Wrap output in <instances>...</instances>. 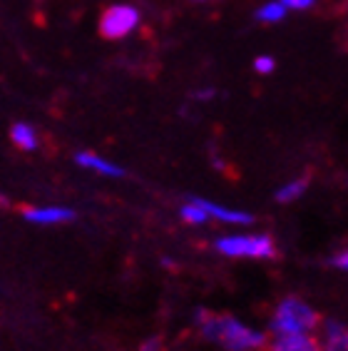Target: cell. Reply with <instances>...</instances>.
Here are the masks:
<instances>
[{"mask_svg":"<svg viewBox=\"0 0 348 351\" xmlns=\"http://www.w3.org/2000/svg\"><path fill=\"white\" fill-rule=\"evenodd\" d=\"M197 199H199L201 207L207 210L209 219H214V222L229 224V227H247V224H251V219H254L249 212L232 210V207H224V204L212 202V199H201V197H197Z\"/></svg>","mask_w":348,"mask_h":351,"instance_id":"cell-7","label":"cell"},{"mask_svg":"<svg viewBox=\"0 0 348 351\" xmlns=\"http://www.w3.org/2000/svg\"><path fill=\"white\" fill-rule=\"evenodd\" d=\"M142 23L140 10L129 3H117V5H110L100 18V33L108 38V40H122L132 35Z\"/></svg>","mask_w":348,"mask_h":351,"instance_id":"cell-4","label":"cell"},{"mask_svg":"<svg viewBox=\"0 0 348 351\" xmlns=\"http://www.w3.org/2000/svg\"><path fill=\"white\" fill-rule=\"evenodd\" d=\"M179 217H182V222H187L189 227H201V224L209 222L207 210L201 207V202L197 199V197H192L187 204H182V207H179Z\"/></svg>","mask_w":348,"mask_h":351,"instance_id":"cell-12","label":"cell"},{"mask_svg":"<svg viewBox=\"0 0 348 351\" xmlns=\"http://www.w3.org/2000/svg\"><path fill=\"white\" fill-rule=\"evenodd\" d=\"M75 162L80 165L82 169H90V172H95V175H100V177L125 175V169H122L120 165H114L112 160L97 155V152H77V155H75Z\"/></svg>","mask_w":348,"mask_h":351,"instance_id":"cell-8","label":"cell"},{"mask_svg":"<svg viewBox=\"0 0 348 351\" xmlns=\"http://www.w3.org/2000/svg\"><path fill=\"white\" fill-rule=\"evenodd\" d=\"M276 68V60L271 58V55H256L254 58V70L259 75H271Z\"/></svg>","mask_w":348,"mask_h":351,"instance_id":"cell-14","label":"cell"},{"mask_svg":"<svg viewBox=\"0 0 348 351\" xmlns=\"http://www.w3.org/2000/svg\"><path fill=\"white\" fill-rule=\"evenodd\" d=\"M306 189H308V177H294V180H288V182H284L282 187L276 189V202L282 204L296 202L299 197H303Z\"/></svg>","mask_w":348,"mask_h":351,"instance_id":"cell-11","label":"cell"},{"mask_svg":"<svg viewBox=\"0 0 348 351\" xmlns=\"http://www.w3.org/2000/svg\"><path fill=\"white\" fill-rule=\"evenodd\" d=\"M214 250L232 259H271L276 254L274 239L264 232H232L216 237Z\"/></svg>","mask_w":348,"mask_h":351,"instance_id":"cell-3","label":"cell"},{"mask_svg":"<svg viewBox=\"0 0 348 351\" xmlns=\"http://www.w3.org/2000/svg\"><path fill=\"white\" fill-rule=\"evenodd\" d=\"M331 264H334L336 269L348 271V247H346V250L338 252V254H334V259H331Z\"/></svg>","mask_w":348,"mask_h":351,"instance_id":"cell-15","label":"cell"},{"mask_svg":"<svg viewBox=\"0 0 348 351\" xmlns=\"http://www.w3.org/2000/svg\"><path fill=\"white\" fill-rule=\"evenodd\" d=\"M140 351H162V341L157 337H149L147 341H142Z\"/></svg>","mask_w":348,"mask_h":351,"instance_id":"cell-17","label":"cell"},{"mask_svg":"<svg viewBox=\"0 0 348 351\" xmlns=\"http://www.w3.org/2000/svg\"><path fill=\"white\" fill-rule=\"evenodd\" d=\"M286 10L288 8L284 5L282 0H269L264 5L256 10V21L261 23H282L286 18Z\"/></svg>","mask_w":348,"mask_h":351,"instance_id":"cell-13","label":"cell"},{"mask_svg":"<svg viewBox=\"0 0 348 351\" xmlns=\"http://www.w3.org/2000/svg\"><path fill=\"white\" fill-rule=\"evenodd\" d=\"M319 346L321 351H348V326L338 319H326L319 326Z\"/></svg>","mask_w":348,"mask_h":351,"instance_id":"cell-6","label":"cell"},{"mask_svg":"<svg viewBox=\"0 0 348 351\" xmlns=\"http://www.w3.org/2000/svg\"><path fill=\"white\" fill-rule=\"evenodd\" d=\"M25 222L38 224V227H55V224H65L75 217L70 207H60V204H35V207H25L23 210Z\"/></svg>","mask_w":348,"mask_h":351,"instance_id":"cell-5","label":"cell"},{"mask_svg":"<svg viewBox=\"0 0 348 351\" xmlns=\"http://www.w3.org/2000/svg\"><path fill=\"white\" fill-rule=\"evenodd\" d=\"M195 97H197V100H201V102H204V100H212V97H214V88H199L195 93Z\"/></svg>","mask_w":348,"mask_h":351,"instance_id":"cell-18","label":"cell"},{"mask_svg":"<svg viewBox=\"0 0 348 351\" xmlns=\"http://www.w3.org/2000/svg\"><path fill=\"white\" fill-rule=\"evenodd\" d=\"M10 142L15 147L23 149V152H35L38 145H40V137H38V130L27 122H15L10 128Z\"/></svg>","mask_w":348,"mask_h":351,"instance_id":"cell-10","label":"cell"},{"mask_svg":"<svg viewBox=\"0 0 348 351\" xmlns=\"http://www.w3.org/2000/svg\"><path fill=\"white\" fill-rule=\"evenodd\" d=\"M319 314L314 306L299 297H284L276 304L269 329L274 337H294V334H314L319 329Z\"/></svg>","mask_w":348,"mask_h":351,"instance_id":"cell-2","label":"cell"},{"mask_svg":"<svg viewBox=\"0 0 348 351\" xmlns=\"http://www.w3.org/2000/svg\"><path fill=\"white\" fill-rule=\"evenodd\" d=\"M195 324L199 326L201 337L221 346L227 351H259L266 346V334L254 326L244 324L236 317L229 314H209L199 309L195 317Z\"/></svg>","mask_w":348,"mask_h":351,"instance_id":"cell-1","label":"cell"},{"mask_svg":"<svg viewBox=\"0 0 348 351\" xmlns=\"http://www.w3.org/2000/svg\"><path fill=\"white\" fill-rule=\"evenodd\" d=\"M269 351H321L314 334H294V337H274Z\"/></svg>","mask_w":348,"mask_h":351,"instance_id":"cell-9","label":"cell"},{"mask_svg":"<svg viewBox=\"0 0 348 351\" xmlns=\"http://www.w3.org/2000/svg\"><path fill=\"white\" fill-rule=\"evenodd\" d=\"M282 3L288 8V10H306V8L314 5L316 0H282Z\"/></svg>","mask_w":348,"mask_h":351,"instance_id":"cell-16","label":"cell"},{"mask_svg":"<svg viewBox=\"0 0 348 351\" xmlns=\"http://www.w3.org/2000/svg\"><path fill=\"white\" fill-rule=\"evenodd\" d=\"M197 3H204V0H197Z\"/></svg>","mask_w":348,"mask_h":351,"instance_id":"cell-19","label":"cell"}]
</instances>
